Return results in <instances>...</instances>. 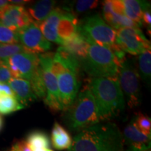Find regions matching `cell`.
Instances as JSON below:
<instances>
[{"label":"cell","mask_w":151,"mask_h":151,"mask_svg":"<svg viewBox=\"0 0 151 151\" xmlns=\"http://www.w3.org/2000/svg\"><path fill=\"white\" fill-rule=\"evenodd\" d=\"M78 32L88 41L110 48L116 43V31L99 14L86 17L79 22Z\"/></svg>","instance_id":"obj_5"},{"label":"cell","mask_w":151,"mask_h":151,"mask_svg":"<svg viewBox=\"0 0 151 151\" xmlns=\"http://www.w3.org/2000/svg\"><path fill=\"white\" fill-rule=\"evenodd\" d=\"M23 51H25V49L20 43H0V60L5 61L14 55Z\"/></svg>","instance_id":"obj_25"},{"label":"cell","mask_w":151,"mask_h":151,"mask_svg":"<svg viewBox=\"0 0 151 151\" xmlns=\"http://www.w3.org/2000/svg\"><path fill=\"white\" fill-rule=\"evenodd\" d=\"M138 68L139 77L146 83H150L151 74V52L146 50L139 55Z\"/></svg>","instance_id":"obj_22"},{"label":"cell","mask_w":151,"mask_h":151,"mask_svg":"<svg viewBox=\"0 0 151 151\" xmlns=\"http://www.w3.org/2000/svg\"><path fill=\"white\" fill-rule=\"evenodd\" d=\"M97 6L98 1L97 0H79L73 3L71 8L64 7L63 9L76 16V14H81L97 8Z\"/></svg>","instance_id":"obj_24"},{"label":"cell","mask_w":151,"mask_h":151,"mask_svg":"<svg viewBox=\"0 0 151 151\" xmlns=\"http://www.w3.org/2000/svg\"><path fill=\"white\" fill-rule=\"evenodd\" d=\"M32 22L24 6L9 4L0 11V23L14 31H18Z\"/></svg>","instance_id":"obj_12"},{"label":"cell","mask_w":151,"mask_h":151,"mask_svg":"<svg viewBox=\"0 0 151 151\" xmlns=\"http://www.w3.org/2000/svg\"><path fill=\"white\" fill-rule=\"evenodd\" d=\"M79 70L67 69L57 77L58 90L62 111H66L76 98L81 82Z\"/></svg>","instance_id":"obj_11"},{"label":"cell","mask_w":151,"mask_h":151,"mask_svg":"<svg viewBox=\"0 0 151 151\" xmlns=\"http://www.w3.org/2000/svg\"><path fill=\"white\" fill-rule=\"evenodd\" d=\"M122 136L124 141L129 144V147L136 148H150V136L144 134L139 131L134 119L125 126Z\"/></svg>","instance_id":"obj_15"},{"label":"cell","mask_w":151,"mask_h":151,"mask_svg":"<svg viewBox=\"0 0 151 151\" xmlns=\"http://www.w3.org/2000/svg\"><path fill=\"white\" fill-rule=\"evenodd\" d=\"M95 99L101 121L116 118L125 108L118 78H90L88 84Z\"/></svg>","instance_id":"obj_2"},{"label":"cell","mask_w":151,"mask_h":151,"mask_svg":"<svg viewBox=\"0 0 151 151\" xmlns=\"http://www.w3.org/2000/svg\"><path fill=\"white\" fill-rule=\"evenodd\" d=\"M116 44L122 50L133 55H139L150 50V43L140 28L122 27L116 30Z\"/></svg>","instance_id":"obj_9"},{"label":"cell","mask_w":151,"mask_h":151,"mask_svg":"<svg viewBox=\"0 0 151 151\" xmlns=\"http://www.w3.org/2000/svg\"><path fill=\"white\" fill-rule=\"evenodd\" d=\"M55 4L56 1L52 0H41L29 7L27 12L34 22L40 24L55 9Z\"/></svg>","instance_id":"obj_19"},{"label":"cell","mask_w":151,"mask_h":151,"mask_svg":"<svg viewBox=\"0 0 151 151\" xmlns=\"http://www.w3.org/2000/svg\"><path fill=\"white\" fill-rule=\"evenodd\" d=\"M9 2L11 3V4L23 6L24 5L27 4H29L30 2H32V1H28V0H11V1H9Z\"/></svg>","instance_id":"obj_33"},{"label":"cell","mask_w":151,"mask_h":151,"mask_svg":"<svg viewBox=\"0 0 151 151\" xmlns=\"http://www.w3.org/2000/svg\"><path fill=\"white\" fill-rule=\"evenodd\" d=\"M26 142L32 151H40L50 148V139L48 135L41 131H35L29 134Z\"/></svg>","instance_id":"obj_21"},{"label":"cell","mask_w":151,"mask_h":151,"mask_svg":"<svg viewBox=\"0 0 151 151\" xmlns=\"http://www.w3.org/2000/svg\"><path fill=\"white\" fill-rule=\"evenodd\" d=\"M15 97L24 107L38 99L29 81L22 78H12L8 83Z\"/></svg>","instance_id":"obj_14"},{"label":"cell","mask_w":151,"mask_h":151,"mask_svg":"<svg viewBox=\"0 0 151 151\" xmlns=\"http://www.w3.org/2000/svg\"><path fill=\"white\" fill-rule=\"evenodd\" d=\"M78 29L79 22L76 16L64 10L58 25V36L62 43L76 35Z\"/></svg>","instance_id":"obj_16"},{"label":"cell","mask_w":151,"mask_h":151,"mask_svg":"<svg viewBox=\"0 0 151 151\" xmlns=\"http://www.w3.org/2000/svg\"><path fill=\"white\" fill-rule=\"evenodd\" d=\"M134 123L141 132L146 135L150 136L151 134V120L150 117L143 114H139L134 119Z\"/></svg>","instance_id":"obj_27"},{"label":"cell","mask_w":151,"mask_h":151,"mask_svg":"<svg viewBox=\"0 0 151 151\" xmlns=\"http://www.w3.org/2000/svg\"><path fill=\"white\" fill-rule=\"evenodd\" d=\"M9 4V1H7V0H0V11H2Z\"/></svg>","instance_id":"obj_34"},{"label":"cell","mask_w":151,"mask_h":151,"mask_svg":"<svg viewBox=\"0 0 151 151\" xmlns=\"http://www.w3.org/2000/svg\"><path fill=\"white\" fill-rule=\"evenodd\" d=\"M24 109L14 96L4 95L0 97V114L6 116Z\"/></svg>","instance_id":"obj_23"},{"label":"cell","mask_w":151,"mask_h":151,"mask_svg":"<svg viewBox=\"0 0 151 151\" xmlns=\"http://www.w3.org/2000/svg\"><path fill=\"white\" fill-rule=\"evenodd\" d=\"M14 78H22L30 83L40 70L39 55L28 51L19 52L6 60Z\"/></svg>","instance_id":"obj_8"},{"label":"cell","mask_w":151,"mask_h":151,"mask_svg":"<svg viewBox=\"0 0 151 151\" xmlns=\"http://www.w3.org/2000/svg\"><path fill=\"white\" fill-rule=\"evenodd\" d=\"M0 43H19L17 31H14L0 23Z\"/></svg>","instance_id":"obj_26"},{"label":"cell","mask_w":151,"mask_h":151,"mask_svg":"<svg viewBox=\"0 0 151 151\" xmlns=\"http://www.w3.org/2000/svg\"><path fill=\"white\" fill-rule=\"evenodd\" d=\"M62 46L67 49L81 64L88 55L90 43L78 32L71 39L63 41Z\"/></svg>","instance_id":"obj_17"},{"label":"cell","mask_w":151,"mask_h":151,"mask_svg":"<svg viewBox=\"0 0 151 151\" xmlns=\"http://www.w3.org/2000/svg\"><path fill=\"white\" fill-rule=\"evenodd\" d=\"M131 151H150V148H136L134 147H129Z\"/></svg>","instance_id":"obj_35"},{"label":"cell","mask_w":151,"mask_h":151,"mask_svg":"<svg viewBox=\"0 0 151 151\" xmlns=\"http://www.w3.org/2000/svg\"><path fill=\"white\" fill-rule=\"evenodd\" d=\"M142 24L143 25H146L149 27L150 29L151 24V13H150V6L145 9L142 14Z\"/></svg>","instance_id":"obj_31"},{"label":"cell","mask_w":151,"mask_h":151,"mask_svg":"<svg viewBox=\"0 0 151 151\" xmlns=\"http://www.w3.org/2000/svg\"><path fill=\"white\" fill-rule=\"evenodd\" d=\"M111 4L113 13L124 16V4L122 0H111Z\"/></svg>","instance_id":"obj_29"},{"label":"cell","mask_w":151,"mask_h":151,"mask_svg":"<svg viewBox=\"0 0 151 151\" xmlns=\"http://www.w3.org/2000/svg\"><path fill=\"white\" fill-rule=\"evenodd\" d=\"M3 126H4V120L2 117H1V115H0V132H1V129H2Z\"/></svg>","instance_id":"obj_36"},{"label":"cell","mask_w":151,"mask_h":151,"mask_svg":"<svg viewBox=\"0 0 151 151\" xmlns=\"http://www.w3.org/2000/svg\"><path fill=\"white\" fill-rule=\"evenodd\" d=\"M53 52H44L39 55V64L43 73V82L46 88L44 102L53 112L62 111L58 90V79L51 71Z\"/></svg>","instance_id":"obj_7"},{"label":"cell","mask_w":151,"mask_h":151,"mask_svg":"<svg viewBox=\"0 0 151 151\" xmlns=\"http://www.w3.org/2000/svg\"><path fill=\"white\" fill-rule=\"evenodd\" d=\"M9 151H32L26 142V141H21L19 142L15 143V144L11 147V150Z\"/></svg>","instance_id":"obj_30"},{"label":"cell","mask_w":151,"mask_h":151,"mask_svg":"<svg viewBox=\"0 0 151 151\" xmlns=\"http://www.w3.org/2000/svg\"><path fill=\"white\" fill-rule=\"evenodd\" d=\"M65 111L64 122L73 131L80 132L101 122L95 99L88 85L83 88L73 103Z\"/></svg>","instance_id":"obj_3"},{"label":"cell","mask_w":151,"mask_h":151,"mask_svg":"<svg viewBox=\"0 0 151 151\" xmlns=\"http://www.w3.org/2000/svg\"><path fill=\"white\" fill-rule=\"evenodd\" d=\"M88 54L80 66L90 78H118L121 63L112 50L106 47L88 41Z\"/></svg>","instance_id":"obj_4"},{"label":"cell","mask_w":151,"mask_h":151,"mask_svg":"<svg viewBox=\"0 0 151 151\" xmlns=\"http://www.w3.org/2000/svg\"><path fill=\"white\" fill-rule=\"evenodd\" d=\"M124 143L116 124L99 123L78 132L68 151H124Z\"/></svg>","instance_id":"obj_1"},{"label":"cell","mask_w":151,"mask_h":151,"mask_svg":"<svg viewBox=\"0 0 151 151\" xmlns=\"http://www.w3.org/2000/svg\"><path fill=\"white\" fill-rule=\"evenodd\" d=\"M4 95L14 96V93L12 91V90H11L10 86H9V84L1 83H0V97Z\"/></svg>","instance_id":"obj_32"},{"label":"cell","mask_w":151,"mask_h":151,"mask_svg":"<svg viewBox=\"0 0 151 151\" xmlns=\"http://www.w3.org/2000/svg\"><path fill=\"white\" fill-rule=\"evenodd\" d=\"M11 78L12 76L6 64V61L0 60V83H7Z\"/></svg>","instance_id":"obj_28"},{"label":"cell","mask_w":151,"mask_h":151,"mask_svg":"<svg viewBox=\"0 0 151 151\" xmlns=\"http://www.w3.org/2000/svg\"><path fill=\"white\" fill-rule=\"evenodd\" d=\"M51 141L56 150H69L72 144V139L69 133L61 124L55 122L51 133Z\"/></svg>","instance_id":"obj_20"},{"label":"cell","mask_w":151,"mask_h":151,"mask_svg":"<svg viewBox=\"0 0 151 151\" xmlns=\"http://www.w3.org/2000/svg\"><path fill=\"white\" fill-rule=\"evenodd\" d=\"M139 78L133 62L126 59L119 69L118 80L125 103L130 109L137 108L141 104Z\"/></svg>","instance_id":"obj_6"},{"label":"cell","mask_w":151,"mask_h":151,"mask_svg":"<svg viewBox=\"0 0 151 151\" xmlns=\"http://www.w3.org/2000/svg\"><path fill=\"white\" fill-rule=\"evenodd\" d=\"M18 43L26 51L37 55L44 53L51 48V43L43 37L39 25L32 22L17 31Z\"/></svg>","instance_id":"obj_10"},{"label":"cell","mask_w":151,"mask_h":151,"mask_svg":"<svg viewBox=\"0 0 151 151\" xmlns=\"http://www.w3.org/2000/svg\"><path fill=\"white\" fill-rule=\"evenodd\" d=\"M125 151H131V149H130V148H129V149H128V150H125Z\"/></svg>","instance_id":"obj_38"},{"label":"cell","mask_w":151,"mask_h":151,"mask_svg":"<svg viewBox=\"0 0 151 151\" xmlns=\"http://www.w3.org/2000/svg\"><path fill=\"white\" fill-rule=\"evenodd\" d=\"M63 12V9L59 7L55 8L43 22H41L40 24H37L46 39L61 46L62 41L58 36V25Z\"/></svg>","instance_id":"obj_13"},{"label":"cell","mask_w":151,"mask_h":151,"mask_svg":"<svg viewBox=\"0 0 151 151\" xmlns=\"http://www.w3.org/2000/svg\"><path fill=\"white\" fill-rule=\"evenodd\" d=\"M40 151H53V150H51L50 148H48V149H44V150H40Z\"/></svg>","instance_id":"obj_37"},{"label":"cell","mask_w":151,"mask_h":151,"mask_svg":"<svg viewBox=\"0 0 151 151\" xmlns=\"http://www.w3.org/2000/svg\"><path fill=\"white\" fill-rule=\"evenodd\" d=\"M124 16L132 20L141 27L142 24V14L145 9L150 6V3L146 1L139 0H123Z\"/></svg>","instance_id":"obj_18"}]
</instances>
